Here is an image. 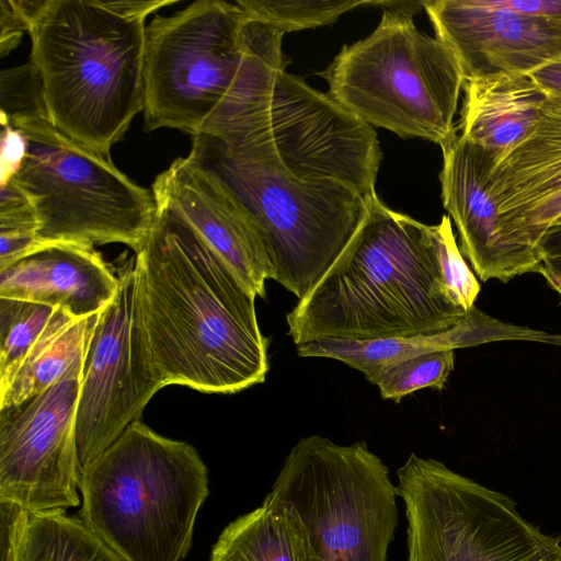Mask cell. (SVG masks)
Wrapping results in <instances>:
<instances>
[{"label":"cell","mask_w":561,"mask_h":561,"mask_svg":"<svg viewBox=\"0 0 561 561\" xmlns=\"http://www.w3.org/2000/svg\"><path fill=\"white\" fill-rule=\"evenodd\" d=\"M136 253L144 332L163 387L236 393L265 380L268 339L253 295L163 198Z\"/></svg>","instance_id":"1"},{"label":"cell","mask_w":561,"mask_h":561,"mask_svg":"<svg viewBox=\"0 0 561 561\" xmlns=\"http://www.w3.org/2000/svg\"><path fill=\"white\" fill-rule=\"evenodd\" d=\"M283 36L224 0L156 15L146 28L145 129L232 142L286 69Z\"/></svg>","instance_id":"2"},{"label":"cell","mask_w":561,"mask_h":561,"mask_svg":"<svg viewBox=\"0 0 561 561\" xmlns=\"http://www.w3.org/2000/svg\"><path fill=\"white\" fill-rule=\"evenodd\" d=\"M467 313L445 287L433 226L375 195L348 243L286 321L298 346L438 333Z\"/></svg>","instance_id":"3"},{"label":"cell","mask_w":561,"mask_h":561,"mask_svg":"<svg viewBox=\"0 0 561 561\" xmlns=\"http://www.w3.org/2000/svg\"><path fill=\"white\" fill-rule=\"evenodd\" d=\"M174 0L22 1L50 124L110 156L144 108L146 20Z\"/></svg>","instance_id":"4"},{"label":"cell","mask_w":561,"mask_h":561,"mask_svg":"<svg viewBox=\"0 0 561 561\" xmlns=\"http://www.w3.org/2000/svg\"><path fill=\"white\" fill-rule=\"evenodd\" d=\"M80 518L125 561H181L208 495L190 444L129 424L80 474Z\"/></svg>","instance_id":"5"},{"label":"cell","mask_w":561,"mask_h":561,"mask_svg":"<svg viewBox=\"0 0 561 561\" xmlns=\"http://www.w3.org/2000/svg\"><path fill=\"white\" fill-rule=\"evenodd\" d=\"M381 21L366 38L343 46L321 77L328 94L371 127L439 145L454 124L465 79L451 50L421 32L412 16L423 1H381Z\"/></svg>","instance_id":"6"},{"label":"cell","mask_w":561,"mask_h":561,"mask_svg":"<svg viewBox=\"0 0 561 561\" xmlns=\"http://www.w3.org/2000/svg\"><path fill=\"white\" fill-rule=\"evenodd\" d=\"M190 153L213 171L253 220L275 282L304 298L331 267L367 213L347 184L300 178L267 162L228 153L218 141L193 137Z\"/></svg>","instance_id":"7"},{"label":"cell","mask_w":561,"mask_h":561,"mask_svg":"<svg viewBox=\"0 0 561 561\" xmlns=\"http://www.w3.org/2000/svg\"><path fill=\"white\" fill-rule=\"evenodd\" d=\"M9 126L25 142L9 179L33 206L39 244L123 243L139 251L157 211L152 191L131 181L110 156L70 139L46 117Z\"/></svg>","instance_id":"8"},{"label":"cell","mask_w":561,"mask_h":561,"mask_svg":"<svg viewBox=\"0 0 561 561\" xmlns=\"http://www.w3.org/2000/svg\"><path fill=\"white\" fill-rule=\"evenodd\" d=\"M270 493L289 503L304 522L311 561H387L399 520L397 488L366 443L301 438Z\"/></svg>","instance_id":"9"},{"label":"cell","mask_w":561,"mask_h":561,"mask_svg":"<svg viewBox=\"0 0 561 561\" xmlns=\"http://www.w3.org/2000/svg\"><path fill=\"white\" fill-rule=\"evenodd\" d=\"M397 478L408 561H561L560 538L526 520L504 493L414 453Z\"/></svg>","instance_id":"10"},{"label":"cell","mask_w":561,"mask_h":561,"mask_svg":"<svg viewBox=\"0 0 561 561\" xmlns=\"http://www.w3.org/2000/svg\"><path fill=\"white\" fill-rule=\"evenodd\" d=\"M219 145L300 178L341 181L366 199L376 195L382 152L375 128L286 70L237 138Z\"/></svg>","instance_id":"11"},{"label":"cell","mask_w":561,"mask_h":561,"mask_svg":"<svg viewBox=\"0 0 561 561\" xmlns=\"http://www.w3.org/2000/svg\"><path fill=\"white\" fill-rule=\"evenodd\" d=\"M118 279L116 296L98 313L83 362L76 415L81 470L140 420L163 388L144 332L135 261L118 271Z\"/></svg>","instance_id":"12"},{"label":"cell","mask_w":561,"mask_h":561,"mask_svg":"<svg viewBox=\"0 0 561 561\" xmlns=\"http://www.w3.org/2000/svg\"><path fill=\"white\" fill-rule=\"evenodd\" d=\"M84 356L44 391L0 408V501L28 512L80 504L76 415Z\"/></svg>","instance_id":"13"},{"label":"cell","mask_w":561,"mask_h":561,"mask_svg":"<svg viewBox=\"0 0 561 561\" xmlns=\"http://www.w3.org/2000/svg\"><path fill=\"white\" fill-rule=\"evenodd\" d=\"M423 9L465 81L529 75L561 58L560 20L517 13L492 0H425Z\"/></svg>","instance_id":"14"},{"label":"cell","mask_w":561,"mask_h":561,"mask_svg":"<svg viewBox=\"0 0 561 561\" xmlns=\"http://www.w3.org/2000/svg\"><path fill=\"white\" fill-rule=\"evenodd\" d=\"M439 173L444 208L459 236V250L483 280L507 283L515 276L539 272L537 250L517 247L505 237L490 182L500 154L457 134L443 145Z\"/></svg>","instance_id":"15"},{"label":"cell","mask_w":561,"mask_h":561,"mask_svg":"<svg viewBox=\"0 0 561 561\" xmlns=\"http://www.w3.org/2000/svg\"><path fill=\"white\" fill-rule=\"evenodd\" d=\"M153 195L165 199L255 296L265 297L273 267L248 211L190 152L157 175Z\"/></svg>","instance_id":"16"},{"label":"cell","mask_w":561,"mask_h":561,"mask_svg":"<svg viewBox=\"0 0 561 561\" xmlns=\"http://www.w3.org/2000/svg\"><path fill=\"white\" fill-rule=\"evenodd\" d=\"M490 190L507 240L537 250L561 217V95H548L531 130L499 158Z\"/></svg>","instance_id":"17"},{"label":"cell","mask_w":561,"mask_h":561,"mask_svg":"<svg viewBox=\"0 0 561 561\" xmlns=\"http://www.w3.org/2000/svg\"><path fill=\"white\" fill-rule=\"evenodd\" d=\"M118 285L94 247L70 242L41 243L0 270V297L59 307L78 319L101 312Z\"/></svg>","instance_id":"18"},{"label":"cell","mask_w":561,"mask_h":561,"mask_svg":"<svg viewBox=\"0 0 561 561\" xmlns=\"http://www.w3.org/2000/svg\"><path fill=\"white\" fill-rule=\"evenodd\" d=\"M499 339L546 341L547 334L503 324L473 307L462 321L444 332L370 341L316 340L298 345L297 354L343 362L371 382L382 370L402 360Z\"/></svg>","instance_id":"19"},{"label":"cell","mask_w":561,"mask_h":561,"mask_svg":"<svg viewBox=\"0 0 561 561\" xmlns=\"http://www.w3.org/2000/svg\"><path fill=\"white\" fill-rule=\"evenodd\" d=\"M457 130L499 158L534 127L548 94L529 75H494L466 80Z\"/></svg>","instance_id":"20"},{"label":"cell","mask_w":561,"mask_h":561,"mask_svg":"<svg viewBox=\"0 0 561 561\" xmlns=\"http://www.w3.org/2000/svg\"><path fill=\"white\" fill-rule=\"evenodd\" d=\"M307 528L295 508L268 493L261 506L231 522L210 561H311Z\"/></svg>","instance_id":"21"},{"label":"cell","mask_w":561,"mask_h":561,"mask_svg":"<svg viewBox=\"0 0 561 561\" xmlns=\"http://www.w3.org/2000/svg\"><path fill=\"white\" fill-rule=\"evenodd\" d=\"M96 317L78 319L58 308L13 374L0 382V408L20 403L55 383L85 354Z\"/></svg>","instance_id":"22"},{"label":"cell","mask_w":561,"mask_h":561,"mask_svg":"<svg viewBox=\"0 0 561 561\" xmlns=\"http://www.w3.org/2000/svg\"><path fill=\"white\" fill-rule=\"evenodd\" d=\"M16 561H125L79 517L27 512Z\"/></svg>","instance_id":"23"},{"label":"cell","mask_w":561,"mask_h":561,"mask_svg":"<svg viewBox=\"0 0 561 561\" xmlns=\"http://www.w3.org/2000/svg\"><path fill=\"white\" fill-rule=\"evenodd\" d=\"M244 14L282 33L329 25L360 5L378 0H238Z\"/></svg>","instance_id":"24"},{"label":"cell","mask_w":561,"mask_h":561,"mask_svg":"<svg viewBox=\"0 0 561 561\" xmlns=\"http://www.w3.org/2000/svg\"><path fill=\"white\" fill-rule=\"evenodd\" d=\"M58 308L0 297V382L13 374Z\"/></svg>","instance_id":"25"},{"label":"cell","mask_w":561,"mask_h":561,"mask_svg":"<svg viewBox=\"0 0 561 561\" xmlns=\"http://www.w3.org/2000/svg\"><path fill=\"white\" fill-rule=\"evenodd\" d=\"M454 366V350L431 352L386 368L370 383L379 388L382 399L399 402L424 388L442 390Z\"/></svg>","instance_id":"26"},{"label":"cell","mask_w":561,"mask_h":561,"mask_svg":"<svg viewBox=\"0 0 561 561\" xmlns=\"http://www.w3.org/2000/svg\"><path fill=\"white\" fill-rule=\"evenodd\" d=\"M0 241V270L39 245L33 206L10 179L1 182Z\"/></svg>","instance_id":"27"},{"label":"cell","mask_w":561,"mask_h":561,"mask_svg":"<svg viewBox=\"0 0 561 561\" xmlns=\"http://www.w3.org/2000/svg\"><path fill=\"white\" fill-rule=\"evenodd\" d=\"M1 122H16L46 117L42 81L32 61L3 69L0 75Z\"/></svg>","instance_id":"28"},{"label":"cell","mask_w":561,"mask_h":561,"mask_svg":"<svg viewBox=\"0 0 561 561\" xmlns=\"http://www.w3.org/2000/svg\"><path fill=\"white\" fill-rule=\"evenodd\" d=\"M438 260L445 287L454 302L469 311L480 293V284L461 254L451 228L450 217L444 215L433 226Z\"/></svg>","instance_id":"29"},{"label":"cell","mask_w":561,"mask_h":561,"mask_svg":"<svg viewBox=\"0 0 561 561\" xmlns=\"http://www.w3.org/2000/svg\"><path fill=\"white\" fill-rule=\"evenodd\" d=\"M1 511V560L16 561L22 530L27 516L26 510L20 505L0 501Z\"/></svg>","instance_id":"30"},{"label":"cell","mask_w":561,"mask_h":561,"mask_svg":"<svg viewBox=\"0 0 561 561\" xmlns=\"http://www.w3.org/2000/svg\"><path fill=\"white\" fill-rule=\"evenodd\" d=\"M0 55L5 56L19 45L22 35L28 33V20L20 0L0 1Z\"/></svg>","instance_id":"31"},{"label":"cell","mask_w":561,"mask_h":561,"mask_svg":"<svg viewBox=\"0 0 561 561\" xmlns=\"http://www.w3.org/2000/svg\"><path fill=\"white\" fill-rule=\"evenodd\" d=\"M493 3L517 13L561 21V0H496Z\"/></svg>","instance_id":"32"},{"label":"cell","mask_w":561,"mask_h":561,"mask_svg":"<svg viewBox=\"0 0 561 561\" xmlns=\"http://www.w3.org/2000/svg\"><path fill=\"white\" fill-rule=\"evenodd\" d=\"M529 76L548 95H561V58L537 69Z\"/></svg>","instance_id":"33"},{"label":"cell","mask_w":561,"mask_h":561,"mask_svg":"<svg viewBox=\"0 0 561 561\" xmlns=\"http://www.w3.org/2000/svg\"><path fill=\"white\" fill-rule=\"evenodd\" d=\"M536 249L541 260L543 257L561 255V217L547 228Z\"/></svg>","instance_id":"34"},{"label":"cell","mask_w":561,"mask_h":561,"mask_svg":"<svg viewBox=\"0 0 561 561\" xmlns=\"http://www.w3.org/2000/svg\"><path fill=\"white\" fill-rule=\"evenodd\" d=\"M538 273L561 297V255L543 257Z\"/></svg>","instance_id":"35"}]
</instances>
